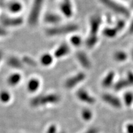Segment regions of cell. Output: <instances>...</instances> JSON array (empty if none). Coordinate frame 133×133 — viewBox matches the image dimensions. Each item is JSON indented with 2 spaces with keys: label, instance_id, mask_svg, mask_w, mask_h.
Wrapping results in <instances>:
<instances>
[{
  "label": "cell",
  "instance_id": "cell-1",
  "mask_svg": "<svg viewBox=\"0 0 133 133\" xmlns=\"http://www.w3.org/2000/svg\"><path fill=\"white\" fill-rule=\"evenodd\" d=\"M78 26L76 24H68L63 26H57L49 28L46 30V35L49 36L64 35L77 31Z\"/></svg>",
  "mask_w": 133,
  "mask_h": 133
},
{
  "label": "cell",
  "instance_id": "cell-2",
  "mask_svg": "<svg viewBox=\"0 0 133 133\" xmlns=\"http://www.w3.org/2000/svg\"><path fill=\"white\" fill-rule=\"evenodd\" d=\"M60 101V97L56 94L38 96L31 99L30 104L33 107L44 105L48 104H55Z\"/></svg>",
  "mask_w": 133,
  "mask_h": 133
},
{
  "label": "cell",
  "instance_id": "cell-3",
  "mask_svg": "<svg viewBox=\"0 0 133 133\" xmlns=\"http://www.w3.org/2000/svg\"><path fill=\"white\" fill-rule=\"evenodd\" d=\"M44 0H34L31 7L30 13L29 17V23L31 25L34 26L37 24L39 16L40 15Z\"/></svg>",
  "mask_w": 133,
  "mask_h": 133
},
{
  "label": "cell",
  "instance_id": "cell-4",
  "mask_svg": "<svg viewBox=\"0 0 133 133\" xmlns=\"http://www.w3.org/2000/svg\"><path fill=\"white\" fill-rule=\"evenodd\" d=\"M100 1L105 6L112 10L114 12L123 15L126 17H129L130 13H129V11L128 10L127 8H126L124 6H122L119 3H116L114 0H100Z\"/></svg>",
  "mask_w": 133,
  "mask_h": 133
},
{
  "label": "cell",
  "instance_id": "cell-5",
  "mask_svg": "<svg viewBox=\"0 0 133 133\" xmlns=\"http://www.w3.org/2000/svg\"><path fill=\"white\" fill-rule=\"evenodd\" d=\"M86 75L83 72H79L66 79L65 82V87L66 89H71L84 81Z\"/></svg>",
  "mask_w": 133,
  "mask_h": 133
},
{
  "label": "cell",
  "instance_id": "cell-6",
  "mask_svg": "<svg viewBox=\"0 0 133 133\" xmlns=\"http://www.w3.org/2000/svg\"><path fill=\"white\" fill-rule=\"evenodd\" d=\"M101 17L99 16H92L90 19V33L89 35L97 36V33L101 25Z\"/></svg>",
  "mask_w": 133,
  "mask_h": 133
},
{
  "label": "cell",
  "instance_id": "cell-7",
  "mask_svg": "<svg viewBox=\"0 0 133 133\" xmlns=\"http://www.w3.org/2000/svg\"><path fill=\"white\" fill-rule=\"evenodd\" d=\"M0 22L3 25L6 26H19L23 23V19L21 17L11 18L8 17L3 16L0 18Z\"/></svg>",
  "mask_w": 133,
  "mask_h": 133
},
{
  "label": "cell",
  "instance_id": "cell-8",
  "mask_svg": "<svg viewBox=\"0 0 133 133\" xmlns=\"http://www.w3.org/2000/svg\"><path fill=\"white\" fill-rule=\"evenodd\" d=\"M76 96L80 101L88 104H94L96 100L84 89H79L76 92Z\"/></svg>",
  "mask_w": 133,
  "mask_h": 133
},
{
  "label": "cell",
  "instance_id": "cell-9",
  "mask_svg": "<svg viewBox=\"0 0 133 133\" xmlns=\"http://www.w3.org/2000/svg\"><path fill=\"white\" fill-rule=\"evenodd\" d=\"M102 99L106 103L110 105L111 106L114 107L118 109V108H120L121 107V102L119 98L115 96H113L112 94H104L102 96Z\"/></svg>",
  "mask_w": 133,
  "mask_h": 133
},
{
  "label": "cell",
  "instance_id": "cell-10",
  "mask_svg": "<svg viewBox=\"0 0 133 133\" xmlns=\"http://www.w3.org/2000/svg\"><path fill=\"white\" fill-rule=\"evenodd\" d=\"M60 9L63 14L66 17H70L72 16V6L70 0H63L60 5Z\"/></svg>",
  "mask_w": 133,
  "mask_h": 133
},
{
  "label": "cell",
  "instance_id": "cell-11",
  "mask_svg": "<svg viewBox=\"0 0 133 133\" xmlns=\"http://www.w3.org/2000/svg\"><path fill=\"white\" fill-rule=\"evenodd\" d=\"M76 59H78L81 65L85 69H89L91 66V63L89 57L84 52H78L76 53Z\"/></svg>",
  "mask_w": 133,
  "mask_h": 133
},
{
  "label": "cell",
  "instance_id": "cell-12",
  "mask_svg": "<svg viewBox=\"0 0 133 133\" xmlns=\"http://www.w3.org/2000/svg\"><path fill=\"white\" fill-rule=\"evenodd\" d=\"M70 48L65 43L61 44L54 52V56L56 58H61L64 57L70 52Z\"/></svg>",
  "mask_w": 133,
  "mask_h": 133
},
{
  "label": "cell",
  "instance_id": "cell-13",
  "mask_svg": "<svg viewBox=\"0 0 133 133\" xmlns=\"http://www.w3.org/2000/svg\"><path fill=\"white\" fill-rule=\"evenodd\" d=\"M115 76V74L114 71H109L106 75V76L104 78V79H103L102 81V86L105 88L110 87L113 84V83H114Z\"/></svg>",
  "mask_w": 133,
  "mask_h": 133
},
{
  "label": "cell",
  "instance_id": "cell-14",
  "mask_svg": "<svg viewBox=\"0 0 133 133\" xmlns=\"http://www.w3.org/2000/svg\"><path fill=\"white\" fill-rule=\"evenodd\" d=\"M44 19L46 23L51 24H56L61 21V17L53 13H48L46 14Z\"/></svg>",
  "mask_w": 133,
  "mask_h": 133
},
{
  "label": "cell",
  "instance_id": "cell-15",
  "mask_svg": "<svg viewBox=\"0 0 133 133\" xmlns=\"http://www.w3.org/2000/svg\"><path fill=\"white\" fill-rule=\"evenodd\" d=\"M40 86V82L36 78H31L27 83V90L30 92H36Z\"/></svg>",
  "mask_w": 133,
  "mask_h": 133
},
{
  "label": "cell",
  "instance_id": "cell-16",
  "mask_svg": "<svg viewBox=\"0 0 133 133\" xmlns=\"http://www.w3.org/2000/svg\"><path fill=\"white\" fill-rule=\"evenodd\" d=\"M8 8L11 12L17 13L22 9V4L18 1H13L8 4Z\"/></svg>",
  "mask_w": 133,
  "mask_h": 133
},
{
  "label": "cell",
  "instance_id": "cell-17",
  "mask_svg": "<svg viewBox=\"0 0 133 133\" xmlns=\"http://www.w3.org/2000/svg\"><path fill=\"white\" fill-rule=\"evenodd\" d=\"M22 76L19 74H13L9 76L8 79V83L11 86H16L21 81Z\"/></svg>",
  "mask_w": 133,
  "mask_h": 133
},
{
  "label": "cell",
  "instance_id": "cell-18",
  "mask_svg": "<svg viewBox=\"0 0 133 133\" xmlns=\"http://www.w3.org/2000/svg\"><path fill=\"white\" fill-rule=\"evenodd\" d=\"M8 64L11 67L15 69H21L23 66L22 63L20 60L16 57H11L8 59Z\"/></svg>",
  "mask_w": 133,
  "mask_h": 133
},
{
  "label": "cell",
  "instance_id": "cell-19",
  "mask_svg": "<svg viewBox=\"0 0 133 133\" xmlns=\"http://www.w3.org/2000/svg\"><path fill=\"white\" fill-rule=\"evenodd\" d=\"M118 31L116 29L115 27H107L104 29L103 30V34L107 38H114L116 36Z\"/></svg>",
  "mask_w": 133,
  "mask_h": 133
},
{
  "label": "cell",
  "instance_id": "cell-20",
  "mask_svg": "<svg viewBox=\"0 0 133 133\" xmlns=\"http://www.w3.org/2000/svg\"><path fill=\"white\" fill-rule=\"evenodd\" d=\"M53 62V57L49 54H44L40 58V62L43 66H49Z\"/></svg>",
  "mask_w": 133,
  "mask_h": 133
},
{
  "label": "cell",
  "instance_id": "cell-21",
  "mask_svg": "<svg viewBox=\"0 0 133 133\" xmlns=\"http://www.w3.org/2000/svg\"><path fill=\"white\" fill-rule=\"evenodd\" d=\"M128 86H129L128 83L127 82L126 79H121L119 81H116L114 85V89L116 91H119L124 88H127Z\"/></svg>",
  "mask_w": 133,
  "mask_h": 133
},
{
  "label": "cell",
  "instance_id": "cell-22",
  "mask_svg": "<svg viewBox=\"0 0 133 133\" xmlns=\"http://www.w3.org/2000/svg\"><path fill=\"white\" fill-rule=\"evenodd\" d=\"M97 36L89 35L86 40V45L88 48H92L97 44Z\"/></svg>",
  "mask_w": 133,
  "mask_h": 133
},
{
  "label": "cell",
  "instance_id": "cell-23",
  "mask_svg": "<svg viewBox=\"0 0 133 133\" xmlns=\"http://www.w3.org/2000/svg\"><path fill=\"white\" fill-rule=\"evenodd\" d=\"M114 57L115 61L118 62H124L128 57V55L124 51H117L114 54Z\"/></svg>",
  "mask_w": 133,
  "mask_h": 133
},
{
  "label": "cell",
  "instance_id": "cell-24",
  "mask_svg": "<svg viewBox=\"0 0 133 133\" xmlns=\"http://www.w3.org/2000/svg\"><path fill=\"white\" fill-rule=\"evenodd\" d=\"M124 103L127 106H130L133 102V94L131 92H127L124 96Z\"/></svg>",
  "mask_w": 133,
  "mask_h": 133
},
{
  "label": "cell",
  "instance_id": "cell-25",
  "mask_svg": "<svg viewBox=\"0 0 133 133\" xmlns=\"http://www.w3.org/2000/svg\"><path fill=\"white\" fill-rule=\"evenodd\" d=\"M11 99V95L6 91H2L0 92V101L2 102L6 103Z\"/></svg>",
  "mask_w": 133,
  "mask_h": 133
},
{
  "label": "cell",
  "instance_id": "cell-26",
  "mask_svg": "<svg viewBox=\"0 0 133 133\" xmlns=\"http://www.w3.org/2000/svg\"><path fill=\"white\" fill-rule=\"evenodd\" d=\"M81 41H82V39H81V38L78 35H74L71 36L70 38V42L72 45L75 46H80L81 44Z\"/></svg>",
  "mask_w": 133,
  "mask_h": 133
},
{
  "label": "cell",
  "instance_id": "cell-27",
  "mask_svg": "<svg viewBox=\"0 0 133 133\" xmlns=\"http://www.w3.org/2000/svg\"><path fill=\"white\" fill-rule=\"evenodd\" d=\"M81 116H82V118L84 120L88 121L91 119V117L92 116V114L90 110L86 109L83 110L82 112H81Z\"/></svg>",
  "mask_w": 133,
  "mask_h": 133
},
{
  "label": "cell",
  "instance_id": "cell-28",
  "mask_svg": "<svg viewBox=\"0 0 133 133\" xmlns=\"http://www.w3.org/2000/svg\"><path fill=\"white\" fill-rule=\"evenodd\" d=\"M23 61H24V62H25L26 64L29 65L33 66L36 65V63L35 61L29 57H24L23 58Z\"/></svg>",
  "mask_w": 133,
  "mask_h": 133
},
{
  "label": "cell",
  "instance_id": "cell-29",
  "mask_svg": "<svg viewBox=\"0 0 133 133\" xmlns=\"http://www.w3.org/2000/svg\"><path fill=\"white\" fill-rule=\"evenodd\" d=\"M126 79L128 83L129 86H133V72L131 71H128L126 75Z\"/></svg>",
  "mask_w": 133,
  "mask_h": 133
},
{
  "label": "cell",
  "instance_id": "cell-30",
  "mask_svg": "<svg viewBox=\"0 0 133 133\" xmlns=\"http://www.w3.org/2000/svg\"><path fill=\"white\" fill-rule=\"evenodd\" d=\"M124 26H125V22H124V21H123V20H119L116 23L115 28L119 32V31L122 30L124 29Z\"/></svg>",
  "mask_w": 133,
  "mask_h": 133
},
{
  "label": "cell",
  "instance_id": "cell-31",
  "mask_svg": "<svg viewBox=\"0 0 133 133\" xmlns=\"http://www.w3.org/2000/svg\"><path fill=\"white\" fill-rule=\"evenodd\" d=\"M57 132V128L55 125H51L49 126L47 131V133H56Z\"/></svg>",
  "mask_w": 133,
  "mask_h": 133
},
{
  "label": "cell",
  "instance_id": "cell-32",
  "mask_svg": "<svg viewBox=\"0 0 133 133\" xmlns=\"http://www.w3.org/2000/svg\"><path fill=\"white\" fill-rule=\"evenodd\" d=\"M126 131L128 133H133V124H129L126 126Z\"/></svg>",
  "mask_w": 133,
  "mask_h": 133
},
{
  "label": "cell",
  "instance_id": "cell-33",
  "mask_svg": "<svg viewBox=\"0 0 133 133\" xmlns=\"http://www.w3.org/2000/svg\"><path fill=\"white\" fill-rule=\"evenodd\" d=\"M97 132H98V131H97V129L91 128V129H89V130L86 131L85 133H97Z\"/></svg>",
  "mask_w": 133,
  "mask_h": 133
},
{
  "label": "cell",
  "instance_id": "cell-34",
  "mask_svg": "<svg viewBox=\"0 0 133 133\" xmlns=\"http://www.w3.org/2000/svg\"><path fill=\"white\" fill-rule=\"evenodd\" d=\"M6 35V31L4 29L0 27V36H4Z\"/></svg>",
  "mask_w": 133,
  "mask_h": 133
},
{
  "label": "cell",
  "instance_id": "cell-35",
  "mask_svg": "<svg viewBox=\"0 0 133 133\" xmlns=\"http://www.w3.org/2000/svg\"><path fill=\"white\" fill-rule=\"evenodd\" d=\"M129 31L131 33H133V20L131 22V24H130V26H129Z\"/></svg>",
  "mask_w": 133,
  "mask_h": 133
},
{
  "label": "cell",
  "instance_id": "cell-36",
  "mask_svg": "<svg viewBox=\"0 0 133 133\" xmlns=\"http://www.w3.org/2000/svg\"><path fill=\"white\" fill-rule=\"evenodd\" d=\"M1 57H2V54H1V53L0 52V61H1Z\"/></svg>",
  "mask_w": 133,
  "mask_h": 133
},
{
  "label": "cell",
  "instance_id": "cell-37",
  "mask_svg": "<svg viewBox=\"0 0 133 133\" xmlns=\"http://www.w3.org/2000/svg\"><path fill=\"white\" fill-rule=\"evenodd\" d=\"M132 57L133 58V49H132Z\"/></svg>",
  "mask_w": 133,
  "mask_h": 133
},
{
  "label": "cell",
  "instance_id": "cell-38",
  "mask_svg": "<svg viewBox=\"0 0 133 133\" xmlns=\"http://www.w3.org/2000/svg\"><path fill=\"white\" fill-rule=\"evenodd\" d=\"M61 133H65V132H61Z\"/></svg>",
  "mask_w": 133,
  "mask_h": 133
}]
</instances>
